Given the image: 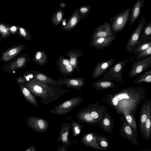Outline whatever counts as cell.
Masks as SVG:
<instances>
[{"label": "cell", "mask_w": 151, "mask_h": 151, "mask_svg": "<svg viewBox=\"0 0 151 151\" xmlns=\"http://www.w3.org/2000/svg\"><path fill=\"white\" fill-rule=\"evenodd\" d=\"M146 95L143 86H137L122 88L115 93L106 94L102 101L114 108L117 114L122 116L124 112H129L134 115Z\"/></svg>", "instance_id": "obj_1"}, {"label": "cell", "mask_w": 151, "mask_h": 151, "mask_svg": "<svg viewBox=\"0 0 151 151\" xmlns=\"http://www.w3.org/2000/svg\"><path fill=\"white\" fill-rule=\"evenodd\" d=\"M25 86L35 96L41 99V102L49 105L70 91L60 86H55L35 81L27 82Z\"/></svg>", "instance_id": "obj_2"}, {"label": "cell", "mask_w": 151, "mask_h": 151, "mask_svg": "<svg viewBox=\"0 0 151 151\" xmlns=\"http://www.w3.org/2000/svg\"><path fill=\"white\" fill-rule=\"evenodd\" d=\"M108 113L107 108L99 102L92 103L78 111L76 114L78 122L91 125L98 124L100 120Z\"/></svg>", "instance_id": "obj_3"}, {"label": "cell", "mask_w": 151, "mask_h": 151, "mask_svg": "<svg viewBox=\"0 0 151 151\" xmlns=\"http://www.w3.org/2000/svg\"><path fill=\"white\" fill-rule=\"evenodd\" d=\"M129 60V59H127L117 62L102 76V79L106 81H114L117 83L123 84L124 79L122 71L125 64Z\"/></svg>", "instance_id": "obj_4"}, {"label": "cell", "mask_w": 151, "mask_h": 151, "mask_svg": "<svg viewBox=\"0 0 151 151\" xmlns=\"http://www.w3.org/2000/svg\"><path fill=\"white\" fill-rule=\"evenodd\" d=\"M130 12L129 8L126 9L109 20L112 29L115 33L122 31L129 22Z\"/></svg>", "instance_id": "obj_5"}, {"label": "cell", "mask_w": 151, "mask_h": 151, "mask_svg": "<svg viewBox=\"0 0 151 151\" xmlns=\"http://www.w3.org/2000/svg\"><path fill=\"white\" fill-rule=\"evenodd\" d=\"M83 100V97L80 96L71 98L51 110L50 112L57 115L65 114L82 103Z\"/></svg>", "instance_id": "obj_6"}, {"label": "cell", "mask_w": 151, "mask_h": 151, "mask_svg": "<svg viewBox=\"0 0 151 151\" xmlns=\"http://www.w3.org/2000/svg\"><path fill=\"white\" fill-rule=\"evenodd\" d=\"M31 58L25 53L14 58L6 64L4 65L3 70L6 72H11L26 67L27 62Z\"/></svg>", "instance_id": "obj_7"}, {"label": "cell", "mask_w": 151, "mask_h": 151, "mask_svg": "<svg viewBox=\"0 0 151 151\" xmlns=\"http://www.w3.org/2000/svg\"><path fill=\"white\" fill-rule=\"evenodd\" d=\"M119 119L123 122L119 130V133L122 138L127 139L135 146H139V144L137 140L138 137L137 130H135L132 128L127 124L123 116L120 117Z\"/></svg>", "instance_id": "obj_8"}, {"label": "cell", "mask_w": 151, "mask_h": 151, "mask_svg": "<svg viewBox=\"0 0 151 151\" xmlns=\"http://www.w3.org/2000/svg\"><path fill=\"white\" fill-rule=\"evenodd\" d=\"M151 67V55L137 61L132 64L128 74L129 77L132 78L144 72Z\"/></svg>", "instance_id": "obj_9"}, {"label": "cell", "mask_w": 151, "mask_h": 151, "mask_svg": "<svg viewBox=\"0 0 151 151\" xmlns=\"http://www.w3.org/2000/svg\"><path fill=\"white\" fill-rule=\"evenodd\" d=\"M145 23V18L143 17L137 27L132 33L126 46L127 50L129 52L131 53L133 51L134 48L138 43Z\"/></svg>", "instance_id": "obj_10"}, {"label": "cell", "mask_w": 151, "mask_h": 151, "mask_svg": "<svg viewBox=\"0 0 151 151\" xmlns=\"http://www.w3.org/2000/svg\"><path fill=\"white\" fill-rule=\"evenodd\" d=\"M27 124L30 128L39 132L46 131L49 126V123L47 120L37 116H31L28 117Z\"/></svg>", "instance_id": "obj_11"}, {"label": "cell", "mask_w": 151, "mask_h": 151, "mask_svg": "<svg viewBox=\"0 0 151 151\" xmlns=\"http://www.w3.org/2000/svg\"><path fill=\"white\" fill-rule=\"evenodd\" d=\"M115 35L116 33L112 29L110 23L106 21L95 29L91 40L97 38L110 37Z\"/></svg>", "instance_id": "obj_12"}, {"label": "cell", "mask_w": 151, "mask_h": 151, "mask_svg": "<svg viewBox=\"0 0 151 151\" xmlns=\"http://www.w3.org/2000/svg\"><path fill=\"white\" fill-rule=\"evenodd\" d=\"M25 46L20 43L13 45L4 51L1 54L0 61L6 63L14 58L25 48Z\"/></svg>", "instance_id": "obj_13"}, {"label": "cell", "mask_w": 151, "mask_h": 151, "mask_svg": "<svg viewBox=\"0 0 151 151\" xmlns=\"http://www.w3.org/2000/svg\"><path fill=\"white\" fill-rule=\"evenodd\" d=\"M56 65L58 70L63 75L72 76L75 70L70 64L68 58H65L62 55H60L56 61Z\"/></svg>", "instance_id": "obj_14"}, {"label": "cell", "mask_w": 151, "mask_h": 151, "mask_svg": "<svg viewBox=\"0 0 151 151\" xmlns=\"http://www.w3.org/2000/svg\"><path fill=\"white\" fill-rule=\"evenodd\" d=\"M115 61L114 58L106 61H101L97 63L92 73V78L95 79L102 75L113 64Z\"/></svg>", "instance_id": "obj_15"}, {"label": "cell", "mask_w": 151, "mask_h": 151, "mask_svg": "<svg viewBox=\"0 0 151 151\" xmlns=\"http://www.w3.org/2000/svg\"><path fill=\"white\" fill-rule=\"evenodd\" d=\"M72 124L69 123H65L62 124L59 135L57 140V142H61L63 144H66L70 147L73 143L77 142L74 140L71 142L70 140V130L71 129Z\"/></svg>", "instance_id": "obj_16"}, {"label": "cell", "mask_w": 151, "mask_h": 151, "mask_svg": "<svg viewBox=\"0 0 151 151\" xmlns=\"http://www.w3.org/2000/svg\"><path fill=\"white\" fill-rule=\"evenodd\" d=\"M81 142L86 146L96 150H104L99 145L96 135L94 133L90 132L84 134L81 138Z\"/></svg>", "instance_id": "obj_17"}, {"label": "cell", "mask_w": 151, "mask_h": 151, "mask_svg": "<svg viewBox=\"0 0 151 151\" xmlns=\"http://www.w3.org/2000/svg\"><path fill=\"white\" fill-rule=\"evenodd\" d=\"M116 35L107 37H100L91 40L90 46L96 49L102 50L110 45L116 39Z\"/></svg>", "instance_id": "obj_18"}, {"label": "cell", "mask_w": 151, "mask_h": 151, "mask_svg": "<svg viewBox=\"0 0 151 151\" xmlns=\"http://www.w3.org/2000/svg\"><path fill=\"white\" fill-rule=\"evenodd\" d=\"M62 84L68 88L80 90L84 85L85 79L83 78H68L66 76L62 78Z\"/></svg>", "instance_id": "obj_19"}, {"label": "cell", "mask_w": 151, "mask_h": 151, "mask_svg": "<svg viewBox=\"0 0 151 151\" xmlns=\"http://www.w3.org/2000/svg\"><path fill=\"white\" fill-rule=\"evenodd\" d=\"M147 109V118L141 134L144 139L148 140L151 135V101L150 99H148Z\"/></svg>", "instance_id": "obj_20"}, {"label": "cell", "mask_w": 151, "mask_h": 151, "mask_svg": "<svg viewBox=\"0 0 151 151\" xmlns=\"http://www.w3.org/2000/svg\"><path fill=\"white\" fill-rule=\"evenodd\" d=\"M55 86H60L62 85V78L60 77L58 80H54L40 71L36 74L35 79L33 81Z\"/></svg>", "instance_id": "obj_21"}, {"label": "cell", "mask_w": 151, "mask_h": 151, "mask_svg": "<svg viewBox=\"0 0 151 151\" xmlns=\"http://www.w3.org/2000/svg\"><path fill=\"white\" fill-rule=\"evenodd\" d=\"M78 9H76L68 19L65 25H62L61 29L66 31H70L76 27L81 20Z\"/></svg>", "instance_id": "obj_22"}, {"label": "cell", "mask_w": 151, "mask_h": 151, "mask_svg": "<svg viewBox=\"0 0 151 151\" xmlns=\"http://www.w3.org/2000/svg\"><path fill=\"white\" fill-rule=\"evenodd\" d=\"M84 53L80 50L76 49H72L69 50L65 53L68 57V59L70 65L75 70L79 72L80 70L78 68V58L82 56Z\"/></svg>", "instance_id": "obj_23"}, {"label": "cell", "mask_w": 151, "mask_h": 151, "mask_svg": "<svg viewBox=\"0 0 151 151\" xmlns=\"http://www.w3.org/2000/svg\"><path fill=\"white\" fill-rule=\"evenodd\" d=\"M145 1V0H138L134 5L129 15V22L130 25H132L138 19Z\"/></svg>", "instance_id": "obj_24"}, {"label": "cell", "mask_w": 151, "mask_h": 151, "mask_svg": "<svg viewBox=\"0 0 151 151\" xmlns=\"http://www.w3.org/2000/svg\"><path fill=\"white\" fill-rule=\"evenodd\" d=\"M92 87L96 91H99L114 88L118 87V85L112 81L99 80L93 83Z\"/></svg>", "instance_id": "obj_25"}, {"label": "cell", "mask_w": 151, "mask_h": 151, "mask_svg": "<svg viewBox=\"0 0 151 151\" xmlns=\"http://www.w3.org/2000/svg\"><path fill=\"white\" fill-rule=\"evenodd\" d=\"M114 120L107 113L99 121V126L105 132L110 133H112L111 130L114 127Z\"/></svg>", "instance_id": "obj_26"}, {"label": "cell", "mask_w": 151, "mask_h": 151, "mask_svg": "<svg viewBox=\"0 0 151 151\" xmlns=\"http://www.w3.org/2000/svg\"><path fill=\"white\" fill-rule=\"evenodd\" d=\"M18 85L21 92L25 99L35 107H38L39 105L35 96L24 85L20 84Z\"/></svg>", "instance_id": "obj_27"}, {"label": "cell", "mask_w": 151, "mask_h": 151, "mask_svg": "<svg viewBox=\"0 0 151 151\" xmlns=\"http://www.w3.org/2000/svg\"><path fill=\"white\" fill-rule=\"evenodd\" d=\"M142 32V34L141 35L138 42L134 48L141 43L151 41V23L150 22H147L145 23Z\"/></svg>", "instance_id": "obj_28"}, {"label": "cell", "mask_w": 151, "mask_h": 151, "mask_svg": "<svg viewBox=\"0 0 151 151\" xmlns=\"http://www.w3.org/2000/svg\"><path fill=\"white\" fill-rule=\"evenodd\" d=\"M38 71H25L21 76L16 78L17 84L18 85L20 84L24 85L28 82L34 80L35 79L36 75Z\"/></svg>", "instance_id": "obj_29"}, {"label": "cell", "mask_w": 151, "mask_h": 151, "mask_svg": "<svg viewBox=\"0 0 151 151\" xmlns=\"http://www.w3.org/2000/svg\"><path fill=\"white\" fill-rule=\"evenodd\" d=\"M148 100V99L144 101L139 113V125L140 129L139 132L141 134L143 131L147 118V106Z\"/></svg>", "instance_id": "obj_30"}, {"label": "cell", "mask_w": 151, "mask_h": 151, "mask_svg": "<svg viewBox=\"0 0 151 151\" xmlns=\"http://www.w3.org/2000/svg\"><path fill=\"white\" fill-rule=\"evenodd\" d=\"M47 55L44 51L38 50L34 53V58L32 60L36 63L42 65L47 63Z\"/></svg>", "instance_id": "obj_31"}, {"label": "cell", "mask_w": 151, "mask_h": 151, "mask_svg": "<svg viewBox=\"0 0 151 151\" xmlns=\"http://www.w3.org/2000/svg\"><path fill=\"white\" fill-rule=\"evenodd\" d=\"M137 76V78L133 81L134 83L139 84L142 82L151 83V69Z\"/></svg>", "instance_id": "obj_32"}, {"label": "cell", "mask_w": 151, "mask_h": 151, "mask_svg": "<svg viewBox=\"0 0 151 151\" xmlns=\"http://www.w3.org/2000/svg\"><path fill=\"white\" fill-rule=\"evenodd\" d=\"M64 13L62 9H59L55 12L51 18L52 24L56 26L59 25L63 18Z\"/></svg>", "instance_id": "obj_33"}, {"label": "cell", "mask_w": 151, "mask_h": 151, "mask_svg": "<svg viewBox=\"0 0 151 151\" xmlns=\"http://www.w3.org/2000/svg\"><path fill=\"white\" fill-rule=\"evenodd\" d=\"M134 115L129 112H124L122 115L127 124L133 129L137 130V125Z\"/></svg>", "instance_id": "obj_34"}, {"label": "cell", "mask_w": 151, "mask_h": 151, "mask_svg": "<svg viewBox=\"0 0 151 151\" xmlns=\"http://www.w3.org/2000/svg\"><path fill=\"white\" fill-rule=\"evenodd\" d=\"M96 136L97 142L101 147L104 150L108 148L109 146V142L106 137L104 135H100L95 132Z\"/></svg>", "instance_id": "obj_35"}, {"label": "cell", "mask_w": 151, "mask_h": 151, "mask_svg": "<svg viewBox=\"0 0 151 151\" xmlns=\"http://www.w3.org/2000/svg\"><path fill=\"white\" fill-rule=\"evenodd\" d=\"M10 26L9 24L0 23V34L2 38L6 39L12 35L10 31Z\"/></svg>", "instance_id": "obj_36"}, {"label": "cell", "mask_w": 151, "mask_h": 151, "mask_svg": "<svg viewBox=\"0 0 151 151\" xmlns=\"http://www.w3.org/2000/svg\"><path fill=\"white\" fill-rule=\"evenodd\" d=\"M150 46H151V41L140 44L134 48L133 51L134 53L137 55Z\"/></svg>", "instance_id": "obj_37"}, {"label": "cell", "mask_w": 151, "mask_h": 151, "mask_svg": "<svg viewBox=\"0 0 151 151\" xmlns=\"http://www.w3.org/2000/svg\"><path fill=\"white\" fill-rule=\"evenodd\" d=\"M72 128L73 132V137H75L81 133L82 130L84 128V127L74 121H72Z\"/></svg>", "instance_id": "obj_38"}, {"label": "cell", "mask_w": 151, "mask_h": 151, "mask_svg": "<svg viewBox=\"0 0 151 151\" xmlns=\"http://www.w3.org/2000/svg\"><path fill=\"white\" fill-rule=\"evenodd\" d=\"M81 19L83 20L89 14L91 7L89 5L83 6L78 8Z\"/></svg>", "instance_id": "obj_39"}, {"label": "cell", "mask_w": 151, "mask_h": 151, "mask_svg": "<svg viewBox=\"0 0 151 151\" xmlns=\"http://www.w3.org/2000/svg\"><path fill=\"white\" fill-rule=\"evenodd\" d=\"M19 35L21 37L27 40L32 39V37L28 30L24 27L18 26Z\"/></svg>", "instance_id": "obj_40"}, {"label": "cell", "mask_w": 151, "mask_h": 151, "mask_svg": "<svg viewBox=\"0 0 151 151\" xmlns=\"http://www.w3.org/2000/svg\"><path fill=\"white\" fill-rule=\"evenodd\" d=\"M151 46L137 55V61L145 58L151 55Z\"/></svg>", "instance_id": "obj_41"}, {"label": "cell", "mask_w": 151, "mask_h": 151, "mask_svg": "<svg viewBox=\"0 0 151 151\" xmlns=\"http://www.w3.org/2000/svg\"><path fill=\"white\" fill-rule=\"evenodd\" d=\"M10 31L12 35H18V26L11 25L10 27Z\"/></svg>", "instance_id": "obj_42"}, {"label": "cell", "mask_w": 151, "mask_h": 151, "mask_svg": "<svg viewBox=\"0 0 151 151\" xmlns=\"http://www.w3.org/2000/svg\"><path fill=\"white\" fill-rule=\"evenodd\" d=\"M67 146L66 144H63L62 146H60L55 151H67Z\"/></svg>", "instance_id": "obj_43"}, {"label": "cell", "mask_w": 151, "mask_h": 151, "mask_svg": "<svg viewBox=\"0 0 151 151\" xmlns=\"http://www.w3.org/2000/svg\"><path fill=\"white\" fill-rule=\"evenodd\" d=\"M66 20L67 19L66 18H63L61 22L62 25H65L66 24Z\"/></svg>", "instance_id": "obj_44"}, {"label": "cell", "mask_w": 151, "mask_h": 151, "mask_svg": "<svg viewBox=\"0 0 151 151\" xmlns=\"http://www.w3.org/2000/svg\"><path fill=\"white\" fill-rule=\"evenodd\" d=\"M60 7L62 9L65 8L66 6L65 4L63 2H61L60 4Z\"/></svg>", "instance_id": "obj_45"}, {"label": "cell", "mask_w": 151, "mask_h": 151, "mask_svg": "<svg viewBox=\"0 0 151 151\" xmlns=\"http://www.w3.org/2000/svg\"><path fill=\"white\" fill-rule=\"evenodd\" d=\"M31 151H36V148L34 146H32V149Z\"/></svg>", "instance_id": "obj_46"}, {"label": "cell", "mask_w": 151, "mask_h": 151, "mask_svg": "<svg viewBox=\"0 0 151 151\" xmlns=\"http://www.w3.org/2000/svg\"><path fill=\"white\" fill-rule=\"evenodd\" d=\"M127 151H132L127 150ZM136 151H151V150L148 149H147L145 150H141Z\"/></svg>", "instance_id": "obj_47"}, {"label": "cell", "mask_w": 151, "mask_h": 151, "mask_svg": "<svg viewBox=\"0 0 151 151\" xmlns=\"http://www.w3.org/2000/svg\"><path fill=\"white\" fill-rule=\"evenodd\" d=\"M32 149V146L29 147L28 149L25 151H31Z\"/></svg>", "instance_id": "obj_48"}, {"label": "cell", "mask_w": 151, "mask_h": 151, "mask_svg": "<svg viewBox=\"0 0 151 151\" xmlns=\"http://www.w3.org/2000/svg\"><path fill=\"white\" fill-rule=\"evenodd\" d=\"M2 40V38L1 37H0V43L1 42Z\"/></svg>", "instance_id": "obj_49"}]
</instances>
